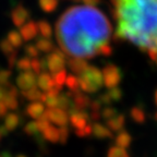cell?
Returning <instances> with one entry per match:
<instances>
[{"label":"cell","instance_id":"cell-1","mask_svg":"<svg viewBox=\"0 0 157 157\" xmlns=\"http://www.w3.org/2000/svg\"><path fill=\"white\" fill-rule=\"evenodd\" d=\"M57 39L67 54L75 58H92L101 45L108 44L110 23L95 8L73 7L57 22Z\"/></svg>","mask_w":157,"mask_h":157},{"label":"cell","instance_id":"cell-2","mask_svg":"<svg viewBox=\"0 0 157 157\" xmlns=\"http://www.w3.org/2000/svg\"><path fill=\"white\" fill-rule=\"evenodd\" d=\"M118 26L115 37L130 39L155 60L157 55V0H111Z\"/></svg>","mask_w":157,"mask_h":157},{"label":"cell","instance_id":"cell-3","mask_svg":"<svg viewBox=\"0 0 157 157\" xmlns=\"http://www.w3.org/2000/svg\"><path fill=\"white\" fill-rule=\"evenodd\" d=\"M80 88L85 93H96L104 86L103 73L95 66H88L86 70L78 75Z\"/></svg>","mask_w":157,"mask_h":157},{"label":"cell","instance_id":"cell-4","mask_svg":"<svg viewBox=\"0 0 157 157\" xmlns=\"http://www.w3.org/2000/svg\"><path fill=\"white\" fill-rule=\"evenodd\" d=\"M103 80L104 85L109 90V88L116 87L120 84L122 80V72L116 64L108 63L103 69Z\"/></svg>","mask_w":157,"mask_h":157},{"label":"cell","instance_id":"cell-5","mask_svg":"<svg viewBox=\"0 0 157 157\" xmlns=\"http://www.w3.org/2000/svg\"><path fill=\"white\" fill-rule=\"evenodd\" d=\"M47 62V70L52 72V74L58 71L63 70L67 63L66 55L61 49L55 48L52 52H49L48 56L46 57Z\"/></svg>","mask_w":157,"mask_h":157},{"label":"cell","instance_id":"cell-6","mask_svg":"<svg viewBox=\"0 0 157 157\" xmlns=\"http://www.w3.org/2000/svg\"><path fill=\"white\" fill-rule=\"evenodd\" d=\"M44 116L49 120V122H52L54 124L59 127H64L69 123V115L66 110H62L60 108H48L44 113Z\"/></svg>","mask_w":157,"mask_h":157},{"label":"cell","instance_id":"cell-7","mask_svg":"<svg viewBox=\"0 0 157 157\" xmlns=\"http://www.w3.org/2000/svg\"><path fill=\"white\" fill-rule=\"evenodd\" d=\"M17 85L21 91H26L37 85V76L33 71L21 72L17 78Z\"/></svg>","mask_w":157,"mask_h":157},{"label":"cell","instance_id":"cell-8","mask_svg":"<svg viewBox=\"0 0 157 157\" xmlns=\"http://www.w3.org/2000/svg\"><path fill=\"white\" fill-rule=\"evenodd\" d=\"M29 10L22 5H17L11 12V20L17 27H21L29 21Z\"/></svg>","mask_w":157,"mask_h":157},{"label":"cell","instance_id":"cell-9","mask_svg":"<svg viewBox=\"0 0 157 157\" xmlns=\"http://www.w3.org/2000/svg\"><path fill=\"white\" fill-rule=\"evenodd\" d=\"M88 120H90V113H87L85 110H76L69 115V122L71 123L75 130L85 127L88 123Z\"/></svg>","mask_w":157,"mask_h":157},{"label":"cell","instance_id":"cell-10","mask_svg":"<svg viewBox=\"0 0 157 157\" xmlns=\"http://www.w3.org/2000/svg\"><path fill=\"white\" fill-rule=\"evenodd\" d=\"M20 34L22 36L23 40H25V42H29V40L34 39L38 35L37 23L34 22V21L26 22L23 26L20 27Z\"/></svg>","mask_w":157,"mask_h":157},{"label":"cell","instance_id":"cell-11","mask_svg":"<svg viewBox=\"0 0 157 157\" xmlns=\"http://www.w3.org/2000/svg\"><path fill=\"white\" fill-rule=\"evenodd\" d=\"M67 64H68L72 74H75V75H81L86 70V68L90 66L87 63V61L84 60L83 58H75V57L68 59L67 60Z\"/></svg>","mask_w":157,"mask_h":157},{"label":"cell","instance_id":"cell-12","mask_svg":"<svg viewBox=\"0 0 157 157\" xmlns=\"http://www.w3.org/2000/svg\"><path fill=\"white\" fill-rule=\"evenodd\" d=\"M37 86L43 93H46V92L52 90L55 86L52 75H50L47 72H42L40 74H38V76H37Z\"/></svg>","mask_w":157,"mask_h":157},{"label":"cell","instance_id":"cell-13","mask_svg":"<svg viewBox=\"0 0 157 157\" xmlns=\"http://www.w3.org/2000/svg\"><path fill=\"white\" fill-rule=\"evenodd\" d=\"M45 110H46V108H45V105L42 101H32V103L26 107V109H25L27 116L33 118V119H35V120L39 119L40 117H43Z\"/></svg>","mask_w":157,"mask_h":157},{"label":"cell","instance_id":"cell-14","mask_svg":"<svg viewBox=\"0 0 157 157\" xmlns=\"http://www.w3.org/2000/svg\"><path fill=\"white\" fill-rule=\"evenodd\" d=\"M72 101H73V105L76 109H78V110H85L86 108L90 107L92 99L87 95L82 93V92H78V93L73 94Z\"/></svg>","mask_w":157,"mask_h":157},{"label":"cell","instance_id":"cell-15","mask_svg":"<svg viewBox=\"0 0 157 157\" xmlns=\"http://www.w3.org/2000/svg\"><path fill=\"white\" fill-rule=\"evenodd\" d=\"M92 128H93V135L97 139L103 140V139H111L113 136V131L99 122L92 123Z\"/></svg>","mask_w":157,"mask_h":157},{"label":"cell","instance_id":"cell-16","mask_svg":"<svg viewBox=\"0 0 157 157\" xmlns=\"http://www.w3.org/2000/svg\"><path fill=\"white\" fill-rule=\"evenodd\" d=\"M124 124H125V117L122 113H119L116 117L107 120V127L111 131H113V132H120L121 130H123Z\"/></svg>","mask_w":157,"mask_h":157},{"label":"cell","instance_id":"cell-17","mask_svg":"<svg viewBox=\"0 0 157 157\" xmlns=\"http://www.w3.org/2000/svg\"><path fill=\"white\" fill-rule=\"evenodd\" d=\"M116 145L122 148H128L132 143V136L128 131L121 130L120 132H118L117 136L115 137Z\"/></svg>","mask_w":157,"mask_h":157},{"label":"cell","instance_id":"cell-18","mask_svg":"<svg viewBox=\"0 0 157 157\" xmlns=\"http://www.w3.org/2000/svg\"><path fill=\"white\" fill-rule=\"evenodd\" d=\"M43 137L50 143H58L59 137H60V134H59V128L50 124L46 130L43 132Z\"/></svg>","mask_w":157,"mask_h":157},{"label":"cell","instance_id":"cell-19","mask_svg":"<svg viewBox=\"0 0 157 157\" xmlns=\"http://www.w3.org/2000/svg\"><path fill=\"white\" fill-rule=\"evenodd\" d=\"M35 46H36V48L38 49V52H45V54H49V52H52L55 49V46H54V44H52V40L48 38H44V37L37 39Z\"/></svg>","mask_w":157,"mask_h":157},{"label":"cell","instance_id":"cell-20","mask_svg":"<svg viewBox=\"0 0 157 157\" xmlns=\"http://www.w3.org/2000/svg\"><path fill=\"white\" fill-rule=\"evenodd\" d=\"M20 123V118L17 113H7L5 117V127L7 128L8 131H13L17 128Z\"/></svg>","mask_w":157,"mask_h":157},{"label":"cell","instance_id":"cell-21","mask_svg":"<svg viewBox=\"0 0 157 157\" xmlns=\"http://www.w3.org/2000/svg\"><path fill=\"white\" fill-rule=\"evenodd\" d=\"M68 87L69 92L71 93H78V92H81V88H80V82H78V76H76L75 74H69L67 76L66 83H64Z\"/></svg>","mask_w":157,"mask_h":157},{"label":"cell","instance_id":"cell-22","mask_svg":"<svg viewBox=\"0 0 157 157\" xmlns=\"http://www.w3.org/2000/svg\"><path fill=\"white\" fill-rule=\"evenodd\" d=\"M22 95L29 101H40L43 92L38 87L35 86V87L29 88V90H26V91H22Z\"/></svg>","mask_w":157,"mask_h":157},{"label":"cell","instance_id":"cell-23","mask_svg":"<svg viewBox=\"0 0 157 157\" xmlns=\"http://www.w3.org/2000/svg\"><path fill=\"white\" fill-rule=\"evenodd\" d=\"M37 26H38V33L42 35L44 38H48V39L52 38V25L47 22V21H45V20H40V21L37 23Z\"/></svg>","mask_w":157,"mask_h":157},{"label":"cell","instance_id":"cell-24","mask_svg":"<svg viewBox=\"0 0 157 157\" xmlns=\"http://www.w3.org/2000/svg\"><path fill=\"white\" fill-rule=\"evenodd\" d=\"M67 76H68V74H67L66 69H63V70H61V71H58V72H56V73L52 74V80H54V83H55L54 87H56L57 90H59V91L61 92L62 86H63V84L66 83Z\"/></svg>","mask_w":157,"mask_h":157},{"label":"cell","instance_id":"cell-25","mask_svg":"<svg viewBox=\"0 0 157 157\" xmlns=\"http://www.w3.org/2000/svg\"><path fill=\"white\" fill-rule=\"evenodd\" d=\"M38 5L44 12L52 13L58 7L59 0H38Z\"/></svg>","mask_w":157,"mask_h":157},{"label":"cell","instance_id":"cell-26","mask_svg":"<svg viewBox=\"0 0 157 157\" xmlns=\"http://www.w3.org/2000/svg\"><path fill=\"white\" fill-rule=\"evenodd\" d=\"M7 39H8V42L12 45L15 49L20 48V47L23 45V38L17 31H10V32L8 33Z\"/></svg>","mask_w":157,"mask_h":157},{"label":"cell","instance_id":"cell-27","mask_svg":"<svg viewBox=\"0 0 157 157\" xmlns=\"http://www.w3.org/2000/svg\"><path fill=\"white\" fill-rule=\"evenodd\" d=\"M130 117L136 123H144L145 120H146V116H145L144 110L140 107H133L130 110Z\"/></svg>","mask_w":157,"mask_h":157},{"label":"cell","instance_id":"cell-28","mask_svg":"<svg viewBox=\"0 0 157 157\" xmlns=\"http://www.w3.org/2000/svg\"><path fill=\"white\" fill-rule=\"evenodd\" d=\"M107 157H130V155L128 154L125 148L119 146H113L109 148L107 153Z\"/></svg>","mask_w":157,"mask_h":157},{"label":"cell","instance_id":"cell-29","mask_svg":"<svg viewBox=\"0 0 157 157\" xmlns=\"http://www.w3.org/2000/svg\"><path fill=\"white\" fill-rule=\"evenodd\" d=\"M3 103L5 105L8 107V109H17L19 107V101H17V96H14V95H11V94H8L6 95L5 99H3Z\"/></svg>","mask_w":157,"mask_h":157},{"label":"cell","instance_id":"cell-30","mask_svg":"<svg viewBox=\"0 0 157 157\" xmlns=\"http://www.w3.org/2000/svg\"><path fill=\"white\" fill-rule=\"evenodd\" d=\"M15 66H17V70H20L21 72L29 71L31 70V59L29 57H22V58L17 59Z\"/></svg>","mask_w":157,"mask_h":157},{"label":"cell","instance_id":"cell-31","mask_svg":"<svg viewBox=\"0 0 157 157\" xmlns=\"http://www.w3.org/2000/svg\"><path fill=\"white\" fill-rule=\"evenodd\" d=\"M101 118L107 121L109 119H111V118L116 117L118 115V111L116 108L111 107V106H106L105 108H103L101 110Z\"/></svg>","mask_w":157,"mask_h":157},{"label":"cell","instance_id":"cell-32","mask_svg":"<svg viewBox=\"0 0 157 157\" xmlns=\"http://www.w3.org/2000/svg\"><path fill=\"white\" fill-rule=\"evenodd\" d=\"M108 96L110 98V101H121V98H122V91H121V88H119L118 86L113 88H109L107 92Z\"/></svg>","mask_w":157,"mask_h":157},{"label":"cell","instance_id":"cell-33","mask_svg":"<svg viewBox=\"0 0 157 157\" xmlns=\"http://www.w3.org/2000/svg\"><path fill=\"white\" fill-rule=\"evenodd\" d=\"M75 134L78 135V137H87L90 135L93 134V128H92L91 123H87L84 128L82 129H78L75 130Z\"/></svg>","mask_w":157,"mask_h":157},{"label":"cell","instance_id":"cell-34","mask_svg":"<svg viewBox=\"0 0 157 157\" xmlns=\"http://www.w3.org/2000/svg\"><path fill=\"white\" fill-rule=\"evenodd\" d=\"M12 72L11 70H0V86H7L9 85L10 76Z\"/></svg>","mask_w":157,"mask_h":157},{"label":"cell","instance_id":"cell-35","mask_svg":"<svg viewBox=\"0 0 157 157\" xmlns=\"http://www.w3.org/2000/svg\"><path fill=\"white\" fill-rule=\"evenodd\" d=\"M59 143L61 144H66L67 141L69 139V135H70V130H69L68 125H64V127H59Z\"/></svg>","mask_w":157,"mask_h":157},{"label":"cell","instance_id":"cell-36","mask_svg":"<svg viewBox=\"0 0 157 157\" xmlns=\"http://www.w3.org/2000/svg\"><path fill=\"white\" fill-rule=\"evenodd\" d=\"M31 70H32L35 74L42 73V71H43L42 60H39V59H37V58L31 59Z\"/></svg>","mask_w":157,"mask_h":157},{"label":"cell","instance_id":"cell-37","mask_svg":"<svg viewBox=\"0 0 157 157\" xmlns=\"http://www.w3.org/2000/svg\"><path fill=\"white\" fill-rule=\"evenodd\" d=\"M24 52L29 59L37 58V56H38V54H39L38 49L36 48V46H35V45H32V44H27L26 46L24 47Z\"/></svg>","mask_w":157,"mask_h":157},{"label":"cell","instance_id":"cell-38","mask_svg":"<svg viewBox=\"0 0 157 157\" xmlns=\"http://www.w3.org/2000/svg\"><path fill=\"white\" fill-rule=\"evenodd\" d=\"M24 132L29 135H36L39 132L37 129L36 121H29L26 123V125L24 127Z\"/></svg>","mask_w":157,"mask_h":157},{"label":"cell","instance_id":"cell-39","mask_svg":"<svg viewBox=\"0 0 157 157\" xmlns=\"http://www.w3.org/2000/svg\"><path fill=\"white\" fill-rule=\"evenodd\" d=\"M36 124H37V129H38V131L43 133L45 130H46L47 128L50 125V122H49L48 119L43 115V117H40L39 119H37L36 120Z\"/></svg>","mask_w":157,"mask_h":157},{"label":"cell","instance_id":"cell-40","mask_svg":"<svg viewBox=\"0 0 157 157\" xmlns=\"http://www.w3.org/2000/svg\"><path fill=\"white\" fill-rule=\"evenodd\" d=\"M98 54L103 55V56H110L113 54V47L109 44H104L98 49Z\"/></svg>","mask_w":157,"mask_h":157},{"label":"cell","instance_id":"cell-41","mask_svg":"<svg viewBox=\"0 0 157 157\" xmlns=\"http://www.w3.org/2000/svg\"><path fill=\"white\" fill-rule=\"evenodd\" d=\"M101 103L98 99H94V101H91V104H90V109H91V111H101Z\"/></svg>","mask_w":157,"mask_h":157},{"label":"cell","instance_id":"cell-42","mask_svg":"<svg viewBox=\"0 0 157 157\" xmlns=\"http://www.w3.org/2000/svg\"><path fill=\"white\" fill-rule=\"evenodd\" d=\"M97 99L99 101H101V105H107V106H109V105H111V104H113V101H110V98H109V96H108L107 93L99 95V96H98Z\"/></svg>","mask_w":157,"mask_h":157},{"label":"cell","instance_id":"cell-43","mask_svg":"<svg viewBox=\"0 0 157 157\" xmlns=\"http://www.w3.org/2000/svg\"><path fill=\"white\" fill-rule=\"evenodd\" d=\"M84 2H85V5L87 6V7L95 8L96 6H98L101 2V0H84Z\"/></svg>","mask_w":157,"mask_h":157},{"label":"cell","instance_id":"cell-44","mask_svg":"<svg viewBox=\"0 0 157 157\" xmlns=\"http://www.w3.org/2000/svg\"><path fill=\"white\" fill-rule=\"evenodd\" d=\"M8 113V107L5 105L3 101H0V117H6Z\"/></svg>","mask_w":157,"mask_h":157},{"label":"cell","instance_id":"cell-45","mask_svg":"<svg viewBox=\"0 0 157 157\" xmlns=\"http://www.w3.org/2000/svg\"><path fill=\"white\" fill-rule=\"evenodd\" d=\"M6 95H7V91H6L5 86H0V101H3Z\"/></svg>","mask_w":157,"mask_h":157},{"label":"cell","instance_id":"cell-46","mask_svg":"<svg viewBox=\"0 0 157 157\" xmlns=\"http://www.w3.org/2000/svg\"><path fill=\"white\" fill-rule=\"evenodd\" d=\"M154 101H155V104H156V106H157V90L155 91V95H154Z\"/></svg>","mask_w":157,"mask_h":157},{"label":"cell","instance_id":"cell-47","mask_svg":"<svg viewBox=\"0 0 157 157\" xmlns=\"http://www.w3.org/2000/svg\"><path fill=\"white\" fill-rule=\"evenodd\" d=\"M1 157H11V155H10L8 152H5V153L2 154V156H1Z\"/></svg>","mask_w":157,"mask_h":157},{"label":"cell","instance_id":"cell-48","mask_svg":"<svg viewBox=\"0 0 157 157\" xmlns=\"http://www.w3.org/2000/svg\"><path fill=\"white\" fill-rule=\"evenodd\" d=\"M154 118H155V120L157 121V111H156V113H155V115H154Z\"/></svg>","mask_w":157,"mask_h":157},{"label":"cell","instance_id":"cell-49","mask_svg":"<svg viewBox=\"0 0 157 157\" xmlns=\"http://www.w3.org/2000/svg\"><path fill=\"white\" fill-rule=\"evenodd\" d=\"M17 157H27V156H25V155H22V154H21V155H17Z\"/></svg>","mask_w":157,"mask_h":157},{"label":"cell","instance_id":"cell-50","mask_svg":"<svg viewBox=\"0 0 157 157\" xmlns=\"http://www.w3.org/2000/svg\"><path fill=\"white\" fill-rule=\"evenodd\" d=\"M155 62H156V64H157V55H156V57H155V60H154Z\"/></svg>","mask_w":157,"mask_h":157},{"label":"cell","instance_id":"cell-51","mask_svg":"<svg viewBox=\"0 0 157 157\" xmlns=\"http://www.w3.org/2000/svg\"><path fill=\"white\" fill-rule=\"evenodd\" d=\"M72 1H84V0H72Z\"/></svg>","mask_w":157,"mask_h":157},{"label":"cell","instance_id":"cell-52","mask_svg":"<svg viewBox=\"0 0 157 157\" xmlns=\"http://www.w3.org/2000/svg\"><path fill=\"white\" fill-rule=\"evenodd\" d=\"M0 139H1V135H0Z\"/></svg>","mask_w":157,"mask_h":157},{"label":"cell","instance_id":"cell-53","mask_svg":"<svg viewBox=\"0 0 157 157\" xmlns=\"http://www.w3.org/2000/svg\"><path fill=\"white\" fill-rule=\"evenodd\" d=\"M0 157H1V156H0Z\"/></svg>","mask_w":157,"mask_h":157}]
</instances>
